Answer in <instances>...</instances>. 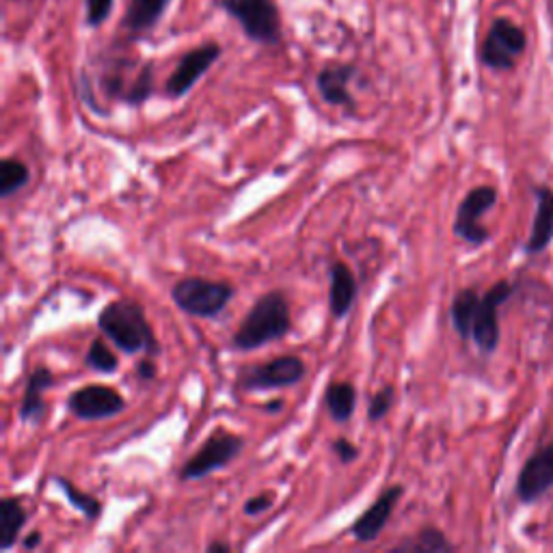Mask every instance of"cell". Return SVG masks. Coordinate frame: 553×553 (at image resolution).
I'll list each match as a JSON object with an SVG mask.
<instances>
[{
	"mask_svg": "<svg viewBox=\"0 0 553 553\" xmlns=\"http://www.w3.org/2000/svg\"><path fill=\"white\" fill-rule=\"evenodd\" d=\"M55 385V374L48 368L39 366L31 372L29 381H26L24 398L20 402V420L22 422H42L46 415V402H44V391L52 389Z\"/></svg>",
	"mask_w": 553,
	"mask_h": 553,
	"instance_id": "16",
	"label": "cell"
},
{
	"mask_svg": "<svg viewBox=\"0 0 553 553\" xmlns=\"http://www.w3.org/2000/svg\"><path fill=\"white\" fill-rule=\"evenodd\" d=\"M55 482L59 484V489L63 491V495L67 497V502H70V504L80 512V515L87 517L89 521L100 519V515H102V504H100V499H98V497H93V495H89V493H85V491L76 489L74 484H72L70 480H65V478H59V476H57Z\"/></svg>",
	"mask_w": 553,
	"mask_h": 553,
	"instance_id": "24",
	"label": "cell"
},
{
	"mask_svg": "<svg viewBox=\"0 0 553 553\" xmlns=\"http://www.w3.org/2000/svg\"><path fill=\"white\" fill-rule=\"evenodd\" d=\"M152 93H154V74H152V65L147 63L143 65L137 80L128 87L124 102H128L130 106H141L145 100L152 98Z\"/></svg>",
	"mask_w": 553,
	"mask_h": 553,
	"instance_id": "26",
	"label": "cell"
},
{
	"mask_svg": "<svg viewBox=\"0 0 553 553\" xmlns=\"http://www.w3.org/2000/svg\"><path fill=\"white\" fill-rule=\"evenodd\" d=\"M85 363L96 372H102V374H113L117 372L119 368V359L117 355L113 353V348L106 344L104 340H93L89 350H87V357H85Z\"/></svg>",
	"mask_w": 553,
	"mask_h": 553,
	"instance_id": "25",
	"label": "cell"
},
{
	"mask_svg": "<svg viewBox=\"0 0 553 553\" xmlns=\"http://www.w3.org/2000/svg\"><path fill=\"white\" fill-rule=\"evenodd\" d=\"M169 3L171 0H130L126 26L134 33L150 31L152 26H156V22L163 18Z\"/></svg>",
	"mask_w": 553,
	"mask_h": 553,
	"instance_id": "21",
	"label": "cell"
},
{
	"mask_svg": "<svg viewBox=\"0 0 553 553\" xmlns=\"http://www.w3.org/2000/svg\"><path fill=\"white\" fill-rule=\"evenodd\" d=\"M525 50V33L517 24L499 18L493 22L491 31L484 39L482 61L493 70H510Z\"/></svg>",
	"mask_w": 553,
	"mask_h": 553,
	"instance_id": "8",
	"label": "cell"
},
{
	"mask_svg": "<svg viewBox=\"0 0 553 553\" xmlns=\"http://www.w3.org/2000/svg\"><path fill=\"white\" fill-rule=\"evenodd\" d=\"M273 495H255V497H249L245 502V515L247 517H258L262 515V512L271 510L273 508Z\"/></svg>",
	"mask_w": 553,
	"mask_h": 553,
	"instance_id": "30",
	"label": "cell"
},
{
	"mask_svg": "<svg viewBox=\"0 0 553 553\" xmlns=\"http://www.w3.org/2000/svg\"><path fill=\"white\" fill-rule=\"evenodd\" d=\"M290 329L292 314L288 296L279 290L266 292L251 305L247 316L242 318L232 337V346L236 350H258L266 344L283 340Z\"/></svg>",
	"mask_w": 553,
	"mask_h": 553,
	"instance_id": "2",
	"label": "cell"
},
{
	"mask_svg": "<svg viewBox=\"0 0 553 553\" xmlns=\"http://www.w3.org/2000/svg\"><path fill=\"white\" fill-rule=\"evenodd\" d=\"M39 545H42V532H31L29 536H26L24 538V541H22V547L24 549H35V547H39Z\"/></svg>",
	"mask_w": 553,
	"mask_h": 553,
	"instance_id": "32",
	"label": "cell"
},
{
	"mask_svg": "<svg viewBox=\"0 0 553 553\" xmlns=\"http://www.w3.org/2000/svg\"><path fill=\"white\" fill-rule=\"evenodd\" d=\"M0 523H3V528H0L3 543H0V547H3V551H9L18 545L22 530L29 523V512L22 506V499L5 497L0 502Z\"/></svg>",
	"mask_w": 553,
	"mask_h": 553,
	"instance_id": "17",
	"label": "cell"
},
{
	"mask_svg": "<svg viewBox=\"0 0 553 553\" xmlns=\"http://www.w3.org/2000/svg\"><path fill=\"white\" fill-rule=\"evenodd\" d=\"M219 57H221V46L214 42L186 52L167 80V96L171 98L186 96V93L197 85V80L204 76L214 63H217Z\"/></svg>",
	"mask_w": 553,
	"mask_h": 553,
	"instance_id": "11",
	"label": "cell"
},
{
	"mask_svg": "<svg viewBox=\"0 0 553 553\" xmlns=\"http://www.w3.org/2000/svg\"><path fill=\"white\" fill-rule=\"evenodd\" d=\"M404 495V489L400 484H394V487H387L379 497L374 499V504L361 512L357 521L350 525V534H353L359 543H372L381 536L385 530V525L389 523L391 515L400 502V497Z\"/></svg>",
	"mask_w": 553,
	"mask_h": 553,
	"instance_id": "12",
	"label": "cell"
},
{
	"mask_svg": "<svg viewBox=\"0 0 553 553\" xmlns=\"http://www.w3.org/2000/svg\"><path fill=\"white\" fill-rule=\"evenodd\" d=\"M87 3V22L89 26H100L111 16L113 0H85Z\"/></svg>",
	"mask_w": 553,
	"mask_h": 553,
	"instance_id": "28",
	"label": "cell"
},
{
	"mask_svg": "<svg viewBox=\"0 0 553 553\" xmlns=\"http://www.w3.org/2000/svg\"><path fill=\"white\" fill-rule=\"evenodd\" d=\"M359 283L346 262H333L329 268V309L335 320L348 316L355 305Z\"/></svg>",
	"mask_w": 553,
	"mask_h": 553,
	"instance_id": "14",
	"label": "cell"
},
{
	"mask_svg": "<svg viewBox=\"0 0 553 553\" xmlns=\"http://www.w3.org/2000/svg\"><path fill=\"white\" fill-rule=\"evenodd\" d=\"M137 376L141 381H152L156 376V363H152L150 359H143L137 366Z\"/></svg>",
	"mask_w": 553,
	"mask_h": 553,
	"instance_id": "31",
	"label": "cell"
},
{
	"mask_svg": "<svg viewBox=\"0 0 553 553\" xmlns=\"http://www.w3.org/2000/svg\"><path fill=\"white\" fill-rule=\"evenodd\" d=\"M219 5L236 18L249 39L275 46L281 39L279 11L271 0H219Z\"/></svg>",
	"mask_w": 553,
	"mask_h": 553,
	"instance_id": "5",
	"label": "cell"
},
{
	"mask_svg": "<svg viewBox=\"0 0 553 553\" xmlns=\"http://www.w3.org/2000/svg\"><path fill=\"white\" fill-rule=\"evenodd\" d=\"M510 294H512L510 283L499 281L487 294L480 296L474 327H471V340L476 342V346L482 350V353H493L499 344L497 309H499V305L510 299Z\"/></svg>",
	"mask_w": 553,
	"mask_h": 553,
	"instance_id": "10",
	"label": "cell"
},
{
	"mask_svg": "<svg viewBox=\"0 0 553 553\" xmlns=\"http://www.w3.org/2000/svg\"><path fill=\"white\" fill-rule=\"evenodd\" d=\"M325 407L337 424L348 422L357 409V389L353 383L335 381L325 389Z\"/></svg>",
	"mask_w": 553,
	"mask_h": 553,
	"instance_id": "19",
	"label": "cell"
},
{
	"mask_svg": "<svg viewBox=\"0 0 553 553\" xmlns=\"http://www.w3.org/2000/svg\"><path fill=\"white\" fill-rule=\"evenodd\" d=\"M497 204V191L493 186H478L461 201L454 221V234L469 242V245H482L489 240V229L482 225V217Z\"/></svg>",
	"mask_w": 553,
	"mask_h": 553,
	"instance_id": "7",
	"label": "cell"
},
{
	"mask_svg": "<svg viewBox=\"0 0 553 553\" xmlns=\"http://www.w3.org/2000/svg\"><path fill=\"white\" fill-rule=\"evenodd\" d=\"M206 551L208 553H229V551H232V545H227L225 541H214L206 547Z\"/></svg>",
	"mask_w": 553,
	"mask_h": 553,
	"instance_id": "33",
	"label": "cell"
},
{
	"mask_svg": "<svg viewBox=\"0 0 553 553\" xmlns=\"http://www.w3.org/2000/svg\"><path fill=\"white\" fill-rule=\"evenodd\" d=\"M331 450L335 452V456L340 458V463L342 465H350V463H355L357 458H359V448L357 445L346 439V437H340V439H335L333 445H331Z\"/></svg>",
	"mask_w": 553,
	"mask_h": 553,
	"instance_id": "29",
	"label": "cell"
},
{
	"mask_svg": "<svg viewBox=\"0 0 553 553\" xmlns=\"http://www.w3.org/2000/svg\"><path fill=\"white\" fill-rule=\"evenodd\" d=\"M553 236V193L549 188L538 191V210L528 238V251L538 253L543 251Z\"/></svg>",
	"mask_w": 553,
	"mask_h": 553,
	"instance_id": "18",
	"label": "cell"
},
{
	"mask_svg": "<svg viewBox=\"0 0 553 553\" xmlns=\"http://www.w3.org/2000/svg\"><path fill=\"white\" fill-rule=\"evenodd\" d=\"M98 329L106 340H111L124 355H158L160 346L156 335L147 322L145 309L132 299H117L98 316Z\"/></svg>",
	"mask_w": 553,
	"mask_h": 553,
	"instance_id": "1",
	"label": "cell"
},
{
	"mask_svg": "<svg viewBox=\"0 0 553 553\" xmlns=\"http://www.w3.org/2000/svg\"><path fill=\"white\" fill-rule=\"evenodd\" d=\"M396 551H411V553H448L452 551V543L443 536L437 528H424L417 532V536L409 538L394 547Z\"/></svg>",
	"mask_w": 553,
	"mask_h": 553,
	"instance_id": "23",
	"label": "cell"
},
{
	"mask_svg": "<svg viewBox=\"0 0 553 553\" xmlns=\"http://www.w3.org/2000/svg\"><path fill=\"white\" fill-rule=\"evenodd\" d=\"M266 409H268V411H273V413H277V411L283 409V402H281V400H279V402H271Z\"/></svg>",
	"mask_w": 553,
	"mask_h": 553,
	"instance_id": "34",
	"label": "cell"
},
{
	"mask_svg": "<svg viewBox=\"0 0 553 553\" xmlns=\"http://www.w3.org/2000/svg\"><path fill=\"white\" fill-rule=\"evenodd\" d=\"M394 402H396L394 385H385L383 389L376 391V394L370 400V404H368V420L370 422H381L383 417L391 409H394Z\"/></svg>",
	"mask_w": 553,
	"mask_h": 553,
	"instance_id": "27",
	"label": "cell"
},
{
	"mask_svg": "<svg viewBox=\"0 0 553 553\" xmlns=\"http://www.w3.org/2000/svg\"><path fill=\"white\" fill-rule=\"evenodd\" d=\"M31 182V169L20 158H3L0 163V197L9 199Z\"/></svg>",
	"mask_w": 553,
	"mask_h": 553,
	"instance_id": "22",
	"label": "cell"
},
{
	"mask_svg": "<svg viewBox=\"0 0 553 553\" xmlns=\"http://www.w3.org/2000/svg\"><path fill=\"white\" fill-rule=\"evenodd\" d=\"M357 70L355 65H329L318 74V91L322 100L331 106H348V109H353L355 100L350 96V80L355 78Z\"/></svg>",
	"mask_w": 553,
	"mask_h": 553,
	"instance_id": "15",
	"label": "cell"
},
{
	"mask_svg": "<svg viewBox=\"0 0 553 553\" xmlns=\"http://www.w3.org/2000/svg\"><path fill=\"white\" fill-rule=\"evenodd\" d=\"M553 487V445L536 452L528 463L523 465L517 493L521 502H534L536 497H541L545 491Z\"/></svg>",
	"mask_w": 553,
	"mask_h": 553,
	"instance_id": "13",
	"label": "cell"
},
{
	"mask_svg": "<svg viewBox=\"0 0 553 553\" xmlns=\"http://www.w3.org/2000/svg\"><path fill=\"white\" fill-rule=\"evenodd\" d=\"M307 368L301 357L281 355L264 363H253L238 372V387L242 391H271L301 383Z\"/></svg>",
	"mask_w": 553,
	"mask_h": 553,
	"instance_id": "6",
	"label": "cell"
},
{
	"mask_svg": "<svg viewBox=\"0 0 553 553\" xmlns=\"http://www.w3.org/2000/svg\"><path fill=\"white\" fill-rule=\"evenodd\" d=\"M242 448H245L242 437L229 433L225 428H217L204 443H201V448L182 465L180 480L195 482L212 476L214 471H221L229 463H234L242 454Z\"/></svg>",
	"mask_w": 553,
	"mask_h": 553,
	"instance_id": "4",
	"label": "cell"
},
{
	"mask_svg": "<svg viewBox=\"0 0 553 553\" xmlns=\"http://www.w3.org/2000/svg\"><path fill=\"white\" fill-rule=\"evenodd\" d=\"M67 409L78 420L98 422L106 417H115L126 409L124 396L106 385H87L76 389L74 394L67 398Z\"/></svg>",
	"mask_w": 553,
	"mask_h": 553,
	"instance_id": "9",
	"label": "cell"
},
{
	"mask_svg": "<svg viewBox=\"0 0 553 553\" xmlns=\"http://www.w3.org/2000/svg\"><path fill=\"white\" fill-rule=\"evenodd\" d=\"M234 294L232 283L210 281L206 277H184L171 288L173 303L195 318H217L232 303Z\"/></svg>",
	"mask_w": 553,
	"mask_h": 553,
	"instance_id": "3",
	"label": "cell"
},
{
	"mask_svg": "<svg viewBox=\"0 0 553 553\" xmlns=\"http://www.w3.org/2000/svg\"><path fill=\"white\" fill-rule=\"evenodd\" d=\"M480 303V294L476 290H461L450 305V320L454 331L463 337V340H469L471 337V327H474V318H476V309Z\"/></svg>",
	"mask_w": 553,
	"mask_h": 553,
	"instance_id": "20",
	"label": "cell"
}]
</instances>
